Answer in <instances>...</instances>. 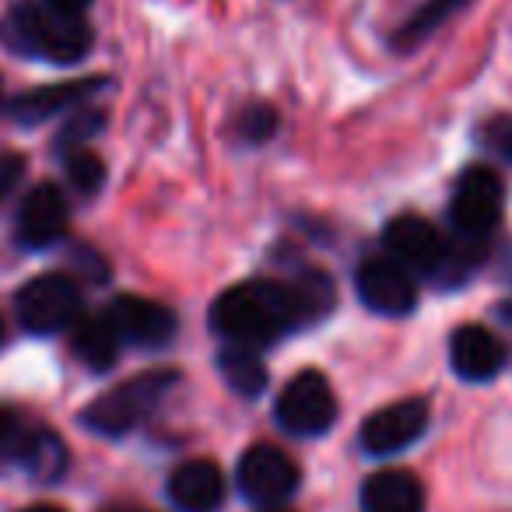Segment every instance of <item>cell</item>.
<instances>
[{"mask_svg":"<svg viewBox=\"0 0 512 512\" xmlns=\"http://www.w3.org/2000/svg\"><path fill=\"white\" fill-rule=\"evenodd\" d=\"M274 512H285V509H274Z\"/></svg>","mask_w":512,"mask_h":512,"instance_id":"4dcf8cb0","label":"cell"},{"mask_svg":"<svg viewBox=\"0 0 512 512\" xmlns=\"http://www.w3.org/2000/svg\"><path fill=\"white\" fill-rule=\"evenodd\" d=\"M18 512H67V509H60V505H50V502H36V505H25V509H18Z\"/></svg>","mask_w":512,"mask_h":512,"instance_id":"83f0119b","label":"cell"},{"mask_svg":"<svg viewBox=\"0 0 512 512\" xmlns=\"http://www.w3.org/2000/svg\"><path fill=\"white\" fill-rule=\"evenodd\" d=\"M218 369L239 397H256L267 386L264 362H260L256 348H249V344H225L218 355Z\"/></svg>","mask_w":512,"mask_h":512,"instance_id":"ac0fdd59","label":"cell"},{"mask_svg":"<svg viewBox=\"0 0 512 512\" xmlns=\"http://www.w3.org/2000/svg\"><path fill=\"white\" fill-rule=\"evenodd\" d=\"M106 85V78H88V81H71V85H46V88H32V92L18 95L11 102V116L25 127H36V123L50 120L53 113L81 102L88 92H99Z\"/></svg>","mask_w":512,"mask_h":512,"instance_id":"2e32d148","label":"cell"},{"mask_svg":"<svg viewBox=\"0 0 512 512\" xmlns=\"http://www.w3.org/2000/svg\"><path fill=\"white\" fill-rule=\"evenodd\" d=\"M428 428V404L421 397H407L383 411L369 414L362 425V446L372 456H390L418 442Z\"/></svg>","mask_w":512,"mask_h":512,"instance_id":"30bf717a","label":"cell"},{"mask_svg":"<svg viewBox=\"0 0 512 512\" xmlns=\"http://www.w3.org/2000/svg\"><path fill=\"white\" fill-rule=\"evenodd\" d=\"M481 144L491 151V155H498V158H505V162H512V116L502 113V116H491V120H484Z\"/></svg>","mask_w":512,"mask_h":512,"instance_id":"603a6c76","label":"cell"},{"mask_svg":"<svg viewBox=\"0 0 512 512\" xmlns=\"http://www.w3.org/2000/svg\"><path fill=\"white\" fill-rule=\"evenodd\" d=\"M120 330L116 323L109 320V313H95L88 320L74 323V337H71V348L78 355V362H85L92 372H109L120 358Z\"/></svg>","mask_w":512,"mask_h":512,"instance_id":"e0dca14e","label":"cell"},{"mask_svg":"<svg viewBox=\"0 0 512 512\" xmlns=\"http://www.w3.org/2000/svg\"><path fill=\"white\" fill-rule=\"evenodd\" d=\"M106 313L116 323L123 341L137 344V348H162L176 334V316L162 302L137 299V295H116Z\"/></svg>","mask_w":512,"mask_h":512,"instance_id":"7c38bea8","label":"cell"},{"mask_svg":"<svg viewBox=\"0 0 512 512\" xmlns=\"http://www.w3.org/2000/svg\"><path fill=\"white\" fill-rule=\"evenodd\" d=\"M239 130L246 141H267L278 130V113L271 106H264V102H256L239 116Z\"/></svg>","mask_w":512,"mask_h":512,"instance_id":"cb8c5ba5","label":"cell"},{"mask_svg":"<svg viewBox=\"0 0 512 512\" xmlns=\"http://www.w3.org/2000/svg\"><path fill=\"white\" fill-rule=\"evenodd\" d=\"M239 488L249 502L256 505H278L299 488V467L288 453H281L278 446H249L239 460Z\"/></svg>","mask_w":512,"mask_h":512,"instance_id":"52a82bcc","label":"cell"},{"mask_svg":"<svg viewBox=\"0 0 512 512\" xmlns=\"http://www.w3.org/2000/svg\"><path fill=\"white\" fill-rule=\"evenodd\" d=\"M15 309L29 334H57L81 320V288L67 274H39L18 288Z\"/></svg>","mask_w":512,"mask_h":512,"instance_id":"5b68a950","label":"cell"},{"mask_svg":"<svg viewBox=\"0 0 512 512\" xmlns=\"http://www.w3.org/2000/svg\"><path fill=\"white\" fill-rule=\"evenodd\" d=\"M15 435V414L0 407V442H8Z\"/></svg>","mask_w":512,"mask_h":512,"instance_id":"4316f807","label":"cell"},{"mask_svg":"<svg viewBox=\"0 0 512 512\" xmlns=\"http://www.w3.org/2000/svg\"><path fill=\"white\" fill-rule=\"evenodd\" d=\"M0 344H4V320H0Z\"/></svg>","mask_w":512,"mask_h":512,"instance_id":"f546056e","label":"cell"},{"mask_svg":"<svg viewBox=\"0 0 512 512\" xmlns=\"http://www.w3.org/2000/svg\"><path fill=\"white\" fill-rule=\"evenodd\" d=\"M467 0H428L425 8L418 11V15L411 18V22L400 29V36H397V46H414V43H421V39L428 36L432 29H439L442 22H446L453 11H460Z\"/></svg>","mask_w":512,"mask_h":512,"instance_id":"ffe728a7","label":"cell"},{"mask_svg":"<svg viewBox=\"0 0 512 512\" xmlns=\"http://www.w3.org/2000/svg\"><path fill=\"white\" fill-rule=\"evenodd\" d=\"M102 512H151V509H141V505H106Z\"/></svg>","mask_w":512,"mask_h":512,"instance_id":"f1b7e54d","label":"cell"},{"mask_svg":"<svg viewBox=\"0 0 512 512\" xmlns=\"http://www.w3.org/2000/svg\"><path fill=\"white\" fill-rule=\"evenodd\" d=\"M274 418L292 435H323L337 421V397L330 390L327 376L316 369H302L299 376L288 379L281 390Z\"/></svg>","mask_w":512,"mask_h":512,"instance_id":"8992f818","label":"cell"},{"mask_svg":"<svg viewBox=\"0 0 512 512\" xmlns=\"http://www.w3.org/2000/svg\"><path fill=\"white\" fill-rule=\"evenodd\" d=\"M18 456H22L25 467H29L36 477H43V481L60 477V474H64V467H67L64 442H60L57 435H50V432H39V435H32V439H25L22 446H18Z\"/></svg>","mask_w":512,"mask_h":512,"instance_id":"d6986e66","label":"cell"},{"mask_svg":"<svg viewBox=\"0 0 512 512\" xmlns=\"http://www.w3.org/2000/svg\"><path fill=\"white\" fill-rule=\"evenodd\" d=\"M334 306V285L323 274H306L295 285L285 281H242L214 299L211 330L228 344H271L302 323L320 320Z\"/></svg>","mask_w":512,"mask_h":512,"instance_id":"6da1fadb","label":"cell"},{"mask_svg":"<svg viewBox=\"0 0 512 512\" xmlns=\"http://www.w3.org/2000/svg\"><path fill=\"white\" fill-rule=\"evenodd\" d=\"M358 299L379 316H407L418 306L414 274L393 256H372L355 274Z\"/></svg>","mask_w":512,"mask_h":512,"instance_id":"ba28073f","label":"cell"},{"mask_svg":"<svg viewBox=\"0 0 512 512\" xmlns=\"http://www.w3.org/2000/svg\"><path fill=\"white\" fill-rule=\"evenodd\" d=\"M179 383L176 369H151L141 376L127 379V383L113 386L109 393L95 397L81 414V425L92 428L95 435H127L130 428H137L144 418H151L158 404L165 400V393Z\"/></svg>","mask_w":512,"mask_h":512,"instance_id":"3957f363","label":"cell"},{"mask_svg":"<svg viewBox=\"0 0 512 512\" xmlns=\"http://www.w3.org/2000/svg\"><path fill=\"white\" fill-rule=\"evenodd\" d=\"M505 362H509L505 344L481 323H467L449 337V365L467 383H488L505 369Z\"/></svg>","mask_w":512,"mask_h":512,"instance_id":"8fae6325","label":"cell"},{"mask_svg":"<svg viewBox=\"0 0 512 512\" xmlns=\"http://www.w3.org/2000/svg\"><path fill=\"white\" fill-rule=\"evenodd\" d=\"M46 8L60 11V15H81L85 18V11L92 8V0H46Z\"/></svg>","mask_w":512,"mask_h":512,"instance_id":"484cf974","label":"cell"},{"mask_svg":"<svg viewBox=\"0 0 512 512\" xmlns=\"http://www.w3.org/2000/svg\"><path fill=\"white\" fill-rule=\"evenodd\" d=\"M64 165H67V179L74 183L78 193H99L102 179H106V165L95 151H88L85 144L81 148L64 151Z\"/></svg>","mask_w":512,"mask_h":512,"instance_id":"44dd1931","label":"cell"},{"mask_svg":"<svg viewBox=\"0 0 512 512\" xmlns=\"http://www.w3.org/2000/svg\"><path fill=\"white\" fill-rule=\"evenodd\" d=\"M0 36L15 53H29V57H46L53 64H78L92 53V25L81 15H60L53 8H15Z\"/></svg>","mask_w":512,"mask_h":512,"instance_id":"7a4b0ae2","label":"cell"},{"mask_svg":"<svg viewBox=\"0 0 512 512\" xmlns=\"http://www.w3.org/2000/svg\"><path fill=\"white\" fill-rule=\"evenodd\" d=\"M365 512H425V488L411 470L386 467L362 484Z\"/></svg>","mask_w":512,"mask_h":512,"instance_id":"9a60e30c","label":"cell"},{"mask_svg":"<svg viewBox=\"0 0 512 512\" xmlns=\"http://www.w3.org/2000/svg\"><path fill=\"white\" fill-rule=\"evenodd\" d=\"M67 200L53 183H39L25 193L18 207V242L29 249H46L67 232Z\"/></svg>","mask_w":512,"mask_h":512,"instance_id":"4fadbf2b","label":"cell"},{"mask_svg":"<svg viewBox=\"0 0 512 512\" xmlns=\"http://www.w3.org/2000/svg\"><path fill=\"white\" fill-rule=\"evenodd\" d=\"M102 123H106V113H102V109H81V113H78V116H71V123H67V127L60 130L57 148H60V151L81 148V144H85L88 137L99 134Z\"/></svg>","mask_w":512,"mask_h":512,"instance_id":"7402d4cb","label":"cell"},{"mask_svg":"<svg viewBox=\"0 0 512 512\" xmlns=\"http://www.w3.org/2000/svg\"><path fill=\"white\" fill-rule=\"evenodd\" d=\"M169 495L183 512H218L225 502V477H221L218 463L186 460L172 470Z\"/></svg>","mask_w":512,"mask_h":512,"instance_id":"5bb4252c","label":"cell"},{"mask_svg":"<svg viewBox=\"0 0 512 512\" xmlns=\"http://www.w3.org/2000/svg\"><path fill=\"white\" fill-rule=\"evenodd\" d=\"M383 242L393 260H400L411 274H428V278L439 274V267L446 264V253H449L446 235L432 221L418 218V214L393 218L383 232Z\"/></svg>","mask_w":512,"mask_h":512,"instance_id":"9c48e42d","label":"cell"},{"mask_svg":"<svg viewBox=\"0 0 512 512\" xmlns=\"http://www.w3.org/2000/svg\"><path fill=\"white\" fill-rule=\"evenodd\" d=\"M505 207V186L502 176L488 165H470L460 172L453 186V200H449V221H453L456 235L463 239H488L502 221Z\"/></svg>","mask_w":512,"mask_h":512,"instance_id":"277c9868","label":"cell"},{"mask_svg":"<svg viewBox=\"0 0 512 512\" xmlns=\"http://www.w3.org/2000/svg\"><path fill=\"white\" fill-rule=\"evenodd\" d=\"M25 158L15 155V151H8V155H0V200L8 197L11 190L18 186V179L25 176Z\"/></svg>","mask_w":512,"mask_h":512,"instance_id":"d4e9b609","label":"cell"}]
</instances>
